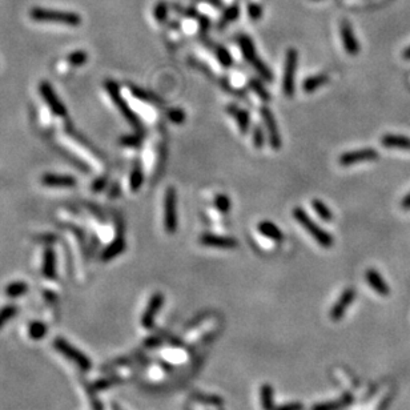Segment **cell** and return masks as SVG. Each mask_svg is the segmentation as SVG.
Wrapping results in <instances>:
<instances>
[{"label": "cell", "instance_id": "obj_15", "mask_svg": "<svg viewBox=\"0 0 410 410\" xmlns=\"http://www.w3.org/2000/svg\"><path fill=\"white\" fill-rule=\"evenodd\" d=\"M227 112L233 119H235V122H236L237 125H239L240 132H241V133H246L250 125L249 113H248L245 109L240 108V107H237V105L235 104L228 105Z\"/></svg>", "mask_w": 410, "mask_h": 410}, {"label": "cell", "instance_id": "obj_34", "mask_svg": "<svg viewBox=\"0 0 410 410\" xmlns=\"http://www.w3.org/2000/svg\"><path fill=\"white\" fill-rule=\"evenodd\" d=\"M67 60H68L69 64H72V66L75 67H80L83 66L84 63H87V60H88V55H87L86 51L79 49V51H73L72 53H69Z\"/></svg>", "mask_w": 410, "mask_h": 410}, {"label": "cell", "instance_id": "obj_14", "mask_svg": "<svg viewBox=\"0 0 410 410\" xmlns=\"http://www.w3.org/2000/svg\"><path fill=\"white\" fill-rule=\"evenodd\" d=\"M365 279H366L367 284L372 286L374 292L378 293L380 296H389L391 288L385 282L384 277L381 276L380 272H377L376 269H367L366 273H365Z\"/></svg>", "mask_w": 410, "mask_h": 410}, {"label": "cell", "instance_id": "obj_2", "mask_svg": "<svg viewBox=\"0 0 410 410\" xmlns=\"http://www.w3.org/2000/svg\"><path fill=\"white\" fill-rule=\"evenodd\" d=\"M292 214L293 217H295V220L297 221V223H299L300 225H301V227L316 240V241H317V244H319L320 246L328 249V248H330V246L333 245L335 240H333L330 233L326 232V230L322 229V228H320L319 225H317V223L313 221L312 219H310V216H309L302 208L299 207L295 208Z\"/></svg>", "mask_w": 410, "mask_h": 410}, {"label": "cell", "instance_id": "obj_32", "mask_svg": "<svg viewBox=\"0 0 410 410\" xmlns=\"http://www.w3.org/2000/svg\"><path fill=\"white\" fill-rule=\"evenodd\" d=\"M213 205L221 213H228L230 210V199L227 194H217L213 200Z\"/></svg>", "mask_w": 410, "mask_h": 410}, {"label": "cell", "instance_id": "obj_42", "mask_svg": "<svg viewBox=\"0 0 410 410\" xmlns=\"http://www.w3.org/2000/svg\"><path fill=\"white\" fill-rule=\"evenodd\" d=\"M194 398H197V400L201 401V402H208V404H213V405H220L221 402H223V400L217 397V396L204 397V396H201V394H196V396H194Z\"/></svg>", "mask_w": 410, "mask_h": 410}, {"label": "cell", "instance_id": "obj_46", "mask_svg": "<svg viewBox=\"0 0 410 410\" xmlns=\"http://www.w3.org/2000/svg\"><path fill=\"white\" fill-rule=\"evenodd\" d=\"M402 56H404L405 60H410V47H407V48L405 49L404 55H402Z\"/></svg>", "mask_w": 410, "mask_h": 410}, {"label": "cell", "instance_id": "obj_36", "mask_svg": "<svg viewBox=\"0 0 410 410\" xmlns=\"http://www.w3.org/2000/svg\"><path fill=\"white\" fill-rule=\"evenodd\" d=\"M185 112L180 108H172L168 111V119L174 124H183L185 122Z\"/></svg>", "mask_w": 410, "mask_h": 410}, {"label": "cell", "instance_id": "obj_20", "mask_svg": "<svg viewBox=\"0 0 410 410\" xmlns=\"http://www.w3.org/2000/svg\"><path fill=\"white\" fill-rule=\"evenodd\" d=\"M329 82V75L328 73H317V75H312L306 77L302 83V89L306 93H312V92L317 91L319 88H321L324 84Z\"/></svg>", "mask_w": 410, "mask_h": 410}, {"label": "cell", "instance_id": "obj_24", "mask_svg": "<svg viewBox=\"0 0 410 410\" xmlns=\"http://www.w3.org/2000/svg\"><path fill=\"white\" fill-rule=\"evenodd\" d=\"M260 396H261V406L264 410H275V392L273 387L269 384H265L261 386L260 391Z\"/></svg>", "mask_w": 410, "mask_h": 410}, {"label": "cell", "instance_id": "obj_40", "mask_svg": "<svg viewBox=\"0 0 410 410\" xmlns=\"http://www.w3.org/2000/svg\"><path fill=\"white\" fill-rule=\"evenodd\" d=\"M248 16L252 20H259L263 16V7L257 3L248 4Z\"/></svg>", "mask_w": 410, "mask_h": 410}, {"label": "cell", "instance_id": "obj_35", "mask_svg": "<svg viewBox=\"0 0 410 410\" xmlns=\"http://www.w3.org/2000/svg\"><path fill=\"white\" fill-rule=\"evenodd\" d=\"M17 313V308L13 305H8L4 306V308L0 309V328L6 325L8 322V320H11L13 316Z\"/></svg>", "mask_w": 410, "mask_h": 410}, {"label": "cell", "instance_id": "obj_37", "mask_svg": "<svg viewBox=\"0 0 410 410\" xmlns=\"http://www.w3.org/2000/svg\"><path fill=\"white\" fill-rule=\"evenodd\" d=\"M153 15H154V19L158 20V22H165L167 20V16H168V7L167 4L164 3V2H160V3H158L156 6H154V10H153Z\"/></svg>", "mask_w": 410, "mask_h": 410}, {"label": "cell", "instance_id": "obj_3", "mask_svg": "<svg viewBox=\"0 0 410 410\" xmlns=\"http://www.w3.org/2000/svg\"><path fill=\"white\" fill-rule=\"evenodd\" d=\"M299 64V52L296 48H289L285 56L284 77H282V92L286 97H293L296 91V72Z\"/></svg>", "mask_w": 410, "mask_h": 410}, {"label": "cell", "instance_id": "obj_30", "mask_svg": "<svg viewBox=\"0 0 410 410\" xmlns=\"http://www.w3.org/2000/svg\"><path fill=\"white\" fill-rule=\"evenodd\" d=\"M252 67L255 69H256V72L259 73L260 77H263V79L266 80V82H273L272 71H270V69L268 68V66H266V64L263 62V60L257 59L256 62L252 63Z\"/></svg>", "mask_w": 410, "mask_h": 410}, {"label": "cell", "instance_id": "obj_33", "mask_svg": "<svg viewBox=\"0 0 410 410\" xmlns=\"http://www.w3.org/2000/svg\"><path fill=\"white\" fill-rule=\"evenodd\" d=\"M30 337L32 340H42L47 333V326L43 322L35 321L30 325Z\"/></svg>", "mask_w": 410, "mask_h": 410}, {"label": "cell", "instance_id": "obj_22", "mask_svg": "<svg viewBox=\"0 0 410 410\" xmlns=\"http://www.w3.org/2000/svg\"><path fill=\"white\" fill-rule=\"evenodd\" d=\"M125 250V241L123 237H118L113 243L109 244L107 248L104 249L102 255V259L104 261H109V260L115 259L116 256H119L120 253H123Z\"/></svg>", "mask_w": 410, "mask_h": 410}, {"label": "cell", "instance_id": "obj_16", "mask_svg": "<svg viewBox=\"0 0 410 410\" xmlns=\"http://www.w3.org/2000/svg\"><path fill=\"white\" fill-rule=\"evenodd\" d=\"M381 144L385 148H392V149H405L410 151V138L404 135H394V133H387L381 138Z\"/></svg>", "mask_w": 410, "mask_h": 410}, {"label": "cell", "instance_id": "obj_43", "mask_svg": "<svg viewBox=\"0 0 410 410\" xmlns=\"http://www.w3.org/2000/svg\"><path fill=\"white\" fill-rule=\"evenodd\" d=\"M275 410H304V405L301 402H288L281 406H277Z\"/></svg>", "mask_w": 410, "mask_h": 410}, {"label": "cell", "instance_id": "obj_13", "mask_svg": "<svg viewBox=\"0 0 410 410\" xmlns=\"http://www.w3.org/2000/svg\"><path fill=\"white\" fill-rule=\"evenodd\" d=\"M40 93L43 96L44 102L49 105V108H51V111H52L55 115L66 116L67 113L66 107H64V104L57 99V96L55 95V92H53L52 87H51V84H49L48 82H43L40 84Z\"/></svg>", "mask_w": 410, "mask_h": 410}, {"label": "cell", "instance_id": "obj_19", "mask_svg": "<svg viewBox=\"0 0 410 410\" xmlns=\"http://www.w3.org/2000/svg\"><path fill=\"white\" fill-rule=\"evenodd\" d=\"M237 42H239L240 49L243 52L244 59L246 60L248 63H255L259 57H257L256 53V48H255V44H253L252 39L246 35H240L237 37Z\"/></svg>", "mask_w": 410, "mask_h": 410}, {"label": "cell", "instance_id": "obj_9", "mask_svg": "<svg viewBox=\"0 0 410 410\" xmlns=\"http://www.w3.org/2000/svg\"><path fill=\"white\" fill-rule=\"evenodd\" d=\"M356 296H357V293H356V290L353 288L345 289L344 292L341 293V296L338 297L337 302L331 306L330 313H329V316H330V319L333 321H338V320H341L344 317L348 308L352 305V302L355 301Z\"/></svg>", "mask_w": 410, "mask_h": 410}, {"label": "cell", "instance_id": "obj_38", "mask_svg": "<svg viewBox=\"0 0 410 410\" xmlns=\"http://www.w3.org/2000/svg\"><path fill=\"white\" fill-rule=\"evenodd\" d=\"M131 92L139 100H143V102H148V103H158L159 99H156L154 96H152L151 93L143 91V89L138 88V87H131Z\"/></svg>", "mask_w": 410, "mask_h": 410}, {"label": "cell", "instance_id": "obj_21", "mask_svg": "<svg viewBox=\"0 0 410 410\" xmlns=\"http://www.w3.org/2000/svg\"><path fill=\"white\" fill-rule=\"evenodd\" d=\"M352 402V396L350 394H345L341 398L335 401H326V402H321L317 404L312 407V410H341L344 407L348 406Z\"/></svg>", "mask_w": 410, "mask_h": 410}, {"label": "cell", "instance_id": "obj_23", "mask_svg": "<svg viewBox=\"0 0 410 410\" xmlns=\"http://www.w3.org/2000/svg\"><path fill=\"white\" fill-rule=\"evenodd\" d=\"M144 181V172H143V167H141L140 161L136 160L133 168H132L131 178H129V187L133 192H138L143 185Z\"/></svg>", "mask_w": 410, "mask_h": 410}, {"label": "cell", "instance_id": "obj_29", "mask_svg": "<svg viewBox=\"0 0 410 410\" xmlns=\"http://www.w3.org/2000/svg\"><path fill=\"white\" fill-rule=\"evenodd\" d=\"M240 15V8L237 6H230L225 12L223 13V16L220 19V23H219V28H224L227 24L232 23L235 20L239 17Z\"/></svg>", "mask_w": 410, "mask_h": 410}, {"label": "cell", "instance_id": "obj_5", "mask_svg": "<svg viewBox=\"0 0 410 410\" xmlns=\"http://www.w3.org/2000/svg\"><path fill=\"white\" fill-rule=\"evenodd\" d=\"M178 193L173 187H169L164 196V227L169 235L178 232Z\"/></svg>", "mask_w": 410, "mask_h": 410}, {"label": "cell", "instance_id": "obj_27", "mask_svg": "<svg viewBox=\"0 0 410 410\" xmlns=\"http://www.w3.org/2000/svg\"><path fill=\"white\" fill-rule=\"evenodd\" d=\"M214 55H216V59L219 60V63H220L224 68H230L233 66L232 55H230L229 51L225 47L219 46V44L214 46Z\"/></svg>", "mask_w": 410, "mask_h": 410}, {"label": "cell", "instance_id": "obj_4", "mask_svg": "<svg viewBox=\"0 0 410 410\" xmlns=\"http://www.w3.org/2000/svg\"><path fill=\"white\" fill-rule=\"evenodd\" d=\"M105 89L108 92V95L109 97L112 99V102L115 103V105L118 107L119 111H120V113L124 116L125 120H127L131 125H133V127H136L138 129H140L141 128L140 120H139L138 115H136L135 112L129 108L128 103L123 99L118 84H116L115 82H112V80H107V82H105Z\"/></svg>", "mask_w": 410, "mask_h": 410}, {"label": "cell", "instance_id": "obj_10", "mask_svg": "<svg viewBox=\"0 0 410 410\" xmlns=\"http://www.w3.org/2000/svg\"><path fill=\"white\" fill-rule=\"evenodd\" d=\"M200 244L209 248H217V249H236L237 240L230 236H221L214 233H203L199 239Z\"/></svg>", "mask_w": 410, "mask_h": 410}, {"label": "cell", "instance_id": "obj_17", "mask_svg": "<svg viewBox=\"0 0 410 410\" xmlns=\"http://www.w3.org/2000/svg\"><path fill=\"white\" fill-rule=\"evenodd\" d=\"M42 183L47 187H59V188H68L75 187L76 180L72 176H66V174H52L47 173L42 178Z\"/></svg>", "mask_w": 410, "mask_h": 410}, {"label": "cell", "instance_id": "obj_8", "mask_svg": "<svg viewBox=\"0 0 410 410\" xmlns=\"http://www.w3.org/2000/svg\"><path fill=\"white\" fill-rule=\"evenodd\" d=\"M260 115H261V118H263L264 120V124H265L269 145L273 148V149L277 151V149H280V148L282 147V139L281 135H280L277 123H276L275 115H273V112L270 111V108H268L266 105H264L263 108L260 109Z\"/></svg>", "mask_w": 410, "mask_h": 410}, {"label": "cell", "instance_id": "obj_26", "mask_svg": "<svg viewBox=\"0 0 410 410\" xmlns=\"http://www.w3.org/2000/svg\"><path fill=\"white\" fill-rule=\"evenodd\" d=\"M312 208L316 210V213L319 214V217L321 220L326 221V223L333 220V213H331V210L326 207V204H325L324 201L319 200V199H315V200H312Z\"/></svg>", "mask_w": 410, "mask_h": 410}, {"label": "cell", "instance_id": "obj_11", "mask_svg": "<svg viewBox=\"0 0 410 410\" xmlns=\"http://www.w3.org/2000/svg\"><path fill=\"white\" fill-rule=\"evenodd\" d=\"M163 304H164V296L159 292L152 295L151 300H149L147 308H145L144 315L141 316V325H143L145 329L153 328L154 319H156V316H158L159 310L161 309Z\"/></svg>", "mask_w": 410, "mask_h": 410}, {"label": "cell", "instance_id": "obj_45", "mask_svg": "<svg viewBox=\"0 0 410 410\" xmlns=\"http://www.w3.org/2000/svg\"><path fill=\"white\" fill-rule=\"evenodd\" d=\"M401 207H402V209L405 210H410V192L404 197V199H402V201H401Z\"/></svg>", "mask_w": 410, "mask_h": 410}, {"label": "cell", "instance_id": "obj_18", "mask_svg": "<svg viewBox=\"0 0 410 410\" xmlns=\"http://www.w3.org/2000/svg\"><path fill=\"white\" fill-rule=\"evenodd\" d=\"M257 230L264 237L273 240V241H277V243L284 240V232L281 229H279L277 225L275 223H272V221H261V223H259Z\"/></svg>", "mask_w": 410, "mask_h": 410}, {"label": "cell", "instance_id": "obj_41", "mask_svg": "<svg viewBox=\"0 0 410 410\" xmlns=\"http://www.w3.org/2000/svg\"><path fill=\"white\" fill-rule=\"evenodd\" d=\"M120 143H122L123 145H127V147H139V145L141 144V139L139 138V136L129 135L120 139Z\"/></svg>", "mask_w": 410, "mask_h": 410}, {"label": "cell", "instance_id": "obj_6", "mask_svg": "<svg viewBox=\"0 0 410 410\" xmlns=\"http://www.w3.org/2000/svg\"><path fill=\"white\" fill-rule=\"evenodd\" d=\"M53 346H55V348L57 349L64 357H67L68 360L75 362L82 370H89V369H91L92 366L91 360H89L87 356L83 355L82 352L73 348L72 345L68 344L66 340H63V338H56L55 341H53Z\"/></svg>", "mask_w": 410, "mask_h": 410}, {"label": "cell", "instance_id": "obj_7", "mask_svg": "<svg viewBox=\"0 0 410 410\" xmlns=\"http://www.w3.org/2000/svg\"><path fill=\"white\" fill-rule=\"evenodd\" d=\"M380 158L378 152L374 148H361L356 151H349L342 153L338 158V163L341 167H350V165L360 164V163H366V161L377 160Z\"/></svg>", "mask_w": 410, "mask_h": 410}, {"label": "cell", "instance_id": "obj_1", "mask_svg": "<svg viewBox=\"0 0 410 410\" xmlns=\"http://www.w3.org/2000/svg\"><path fill=\"white\" fill-rule=\"evenodd\" d=\"M30 17L35 22L63 24V26L68 27H79L82 24V17L77 13L71 12V11L51 10V8H43V7L31 8Z\"/></svg>", "mask_w": 410, "mask_h": 410}, {"label": "cell", "instance_id": "obj_44", "mask_svg": "<svg viewBox=\"0 0 410 410\" xmlns=\"http://www.w3.org/2000/svg\"><path fill=\"white\" fill-rule=\"evenodd\" d=\"M105 184H107V180H105V179H97V180L93 183V185H92V189L95 190V192H99V190H102L103 188L105 187Z\"/></svg>", "mask_w": 410, "mask_h": 410}, {"label": "cell", "instance_id": "obj_25", "mask_svg": "<svg viewBox=\"0 0 410 410\" xmlns=\"http://www.w3.org/2000/svg\"><path fill=\"white\" fill-rule=\"evenodd\" d=\"M55 253L52 249H46L44 252V259H43V273L44 276L52 279L55 276Z\"/></svg>", "mask_w": 410, "mask_h": 410}, {"label": "cell", "instance_id": "obj_39", "mask_svg": "<svg viewBox=\"0 0 410 410\" xmlns=\"http://www.w3.org/2000/svg\"><path fill=\"white\" fill-rule=\"evenodd\" d=\"M253 144H255L256 148H259V149L263 148L264 144H265V136H264L263 129L260 128L259 125H256L255 129H253Z\"/></svg>", "mask_w": 410, "mask_h": 410}, {"label": "cell", "instance_id": "obj_28", "mask_svg": "<svg viewBox=\"0 0 410 410\" xmlns=\"http://www.w3.org/2000/svg\"><path fill=\"white\" fill-rule=\"evenodd\" d=\"M249 88L252 89V91L255 92V93H256V95L259 96V97L261 99L264 103L270 102V93L266 91V88L264 87V84L261 83V80L252 77V79L249 80Z\"/></svg>", "mask_w": 410, "mask_h": 410}, {"label": "cell", "instance_id": "obj_12", "mask_svg": "<svg viewBox=\"0 0 410 410\" xmlns=\"http://www.w3.org/2000/svg\"><path fill=\"white\" fill-rule=\"evenodd\" d=\"M340 36L345 51L350 56H357L360 52V43L348 20H342L340 24Z\"/></svg>", "mask_w": 410, "mask_h": 410}, {"label": "cell", "instance_id": "obj_31", "mask_svg": "<svg viewBox=\"0 0 410 410\" xmlns=\"http://www.w3.org/2000/svg\"><path fill=\"white\" fill-rule=\"evenodd\" d=\"M27 289H28V285H27L26 282L22 281L11 282L10 285L6 288V293L8 297H19V296H22L23 293L27 292Z\"/></svg>", "mask_w": 410, "mask_h": 410}]
</instances>
